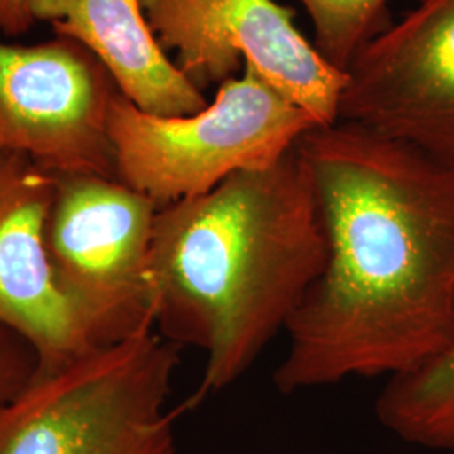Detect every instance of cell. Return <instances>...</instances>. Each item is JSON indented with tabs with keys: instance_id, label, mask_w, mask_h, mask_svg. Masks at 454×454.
<instances>
[{
	"instance_id": "obj_1",
	"label": "cell",
	"mask_w": 454,
	"mask_h": 454,
	"mask_svg": "<svg viewBox=\"0 0 454 454\" xmlns=\"http://www.w3.org/2000/svg\"><path fill=\"white\" fill-rule=\"evenodd\" d=\"M324 221V270L286 326L279 392L395 377L454 337V168L350 121L296 144Z\"/></svg>"
},
{
	"instance_id": "obj_2",
	"label": "cell",
	"mask_w": 454,
	"mask_h": 454,
	"mask_svg": "<svg viewBox=\"0 0 454 454\" xmlns=\"http://www.w3.org/2000/svg\"><path fill=\"white\" fill-rule=\"evenodd\" d=\"M324 221L294 146L266 168L159 207L150 246L153 325L206 352L195 406L247 372L324 270Z\"/></svg>"
},
{
	"instance_id": "obj_3",
	"label": "cell",
	"mask_w": 454,
	"mask_h": 454,
	"mask_svg": "<svg viewBox=\"0 0 454 454\" xmlns=\"http://www.w3.org/2000/svg\"><path fill=\"white\" fill-rule=\"evenodd\" d=\"M179 345L155 328L35 369L0 406V454H176Z\"/></svg>"
},
{
	"instance_id": "obj_4",
	"label": "cell",
	"mask_w": 454,
	"mask_h": 454,
	"mask_svg": "<svg viewBox=\"0 0 454 454\" xmlns=\"http://www.w3.org/2000/svg\"><path fill=\"white\" fill-rule=\"evenodd\" d=\"M313 127L311 114L249 67L194 114H148L120 91L108 114L118 179L159 207L206 194L238 172L275 165Z\"/></svg>"
},
{
	"instance_id": "obj_5",
	"label": "cell",
	"mask_w": 454,
	"mask_h": 454,
	"mask_svg": "<svg viewBox=\"0 0 454 454\" xmlns=\"http://www.w3.org/2000/svg\"><path fill=\"white\" fill-rule=\"evenodd\" d=\"M157 211L120 179L56 176L49 258L98 347L155 328L150 246Z\"/></svg>"
},
{
	"instance_id": "obj_6",
	"label": "cell",
	"mask_w": 454,
	"mask_h": 454,
	"mask_svg": "<svg viewBox=\"0 0 454 454\" xmlns=\"http://www.w3.org/2000/svg\"><path fill=\"white\" fill-rule=\"evenodd\" d=\"M146 20L176 65L194 82L219 86L244 67L313 116L339 120L347 74L328 65L275 0H142Z\"/></svg>"
},
{
	"instance_id": "obj_7",
	"label": "cell",
	"mask_w": 454,
	"mask_h": 454,
	"mask_svg": "<svg viewBox=\"0 0 454 454\" xmlns=\"http://www.w3.org/2000/svg\"><path fill=\"white\" fill-rule=\"evenodd\" d=\"M116 93L108 71L69 37L33 46L0 37V155L52 176L118 179L108 133Z\"/></svg>"
},
{
	"instance_id": "obj_8",
	"label": "cell",
	"mask_w": 454,
	"mask_h": 454,
	"mask_svg": "<svg viewBox=\"0 0 454 454\" xmlns=\"http://www.w3.org/2000/svg\"><path fill=\"white\" fill-rule=\"evenodd\" d=\"M339 120L454 168V0H419L348 65Z\"/></svg>"
},
{
	"instance_id": "obj_9",
	"label": "cell",
	"mask_w": 454,
	"mask_h": 454,
	"mask_svg": "<svg viewBox=\"0 0 454 454\" xmlns=\"http://www.w3.org/2000/svg\"><path fill=\"white\" fill-rule=\"evenodd\" d=\"M56 176L16 153L0 155V326L56 365L98 347L59 288L48 253Z\"/></svg>"
},
{
	"instance_id": "obj_10",
	"label": "cell",
	"mask_w": 454,
	"mask_h": 454,
	"mask_svg": "<svg viewBox=\"0 0 454 454\" xmlns=\"http://www.w3.org/2000/svg\"><path fill=\"white\" fill-rule=\"evenodd\" d=\"M34 20L90 51L118 91L148 114L176 118L209 105L160 46L142 0H31Z\"/></svg>"
},
{
	"instance_id": "obj_11",
	"label": "cell",
	"mask_w": 454,
	"mask_h": 454,
	"mask_svg": "<svg viewBox=\"0 0 454 454\" xmlns=\"http://www.w3.org/2000/svg\"><path fill=\"white\" fill-rule=\"evenodd\" d=\"M375 416L404 442L454 453V337L436 357L387 379Z\"/></svg>"
},
{
	"instance_id": "obj_12",
	"label": "cell",
	"mask_w": 454,
	"mask_h": 454,
	"mask_svg": "<svg viewBox=\"0 0 454 454\" xmlns=\"http://www.w3.org/2000/svg\"><path fill=\"white\" fill-rule=\"evenodd\" d=\"M307 11L315 39L313 46L325 61L341 73L358 51L384 29L387 0H300Z\"/></svg>"
},
{
	"instance_id": "obj_13",
	"label": "cell",
	"mask_w": 454,
	"mask_h": 454,
	"mask_svg": "<svg viewBox=\"0 0 454 454\" xmlns=\"http://www.w3.org/2000/svg\"><path fill=\"white\" fill-rule=\"evenodd\" d=\"M37 369L33 348L11 330L0 326V406L22 389Z\"/></svg>"
},
{
	"instance_id": "obj_14",
	"label": "cell",
	"mask_w": 454,
	"mask_h": 454,
	"mask_svg": "<svg viewBox=\"0 0 454 454\" xmlns=\"http://www.w3.org/2000/svg\"><path fill=\"white\" fill-rule=\"evenodd\" d=\"M34 22L31 0H0V37L27 33Z\"/></svg>"
}]
</instances>
